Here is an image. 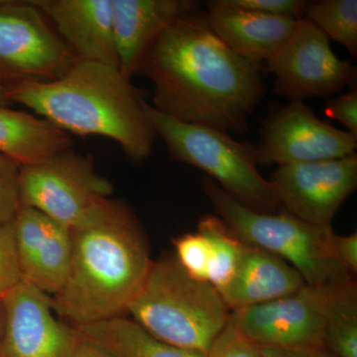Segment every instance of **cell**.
Listing matches in <instances>:
<instances>
[{
    "instance_id": "1",
    "label": "cell",
    "mask_w": 357,
    "mask_h": 357,
    "mask_svg": "<svg viewBox=\"0 0 357 357\" xmlns=\"http://www.w3.org/2000/svg\"><path fill=\"white\" fill-rule=\"evenodd\" d=\"M261 67L223 43L199 8L167 26L135 76L153 84L151 105L162 114L243 134L264 96Z\"/></svg>"
},
{
    "instance_id": "2",
    "label": "cell",
    "mask_w": 357,
    "mask_h": 357,
    "mask_svg": "<svg viewBox=\"0 0 357 357\" xmlns=\"http://www.w3.org/2000/svg\"><path fill=\"white\" fill-rule=\"evenodd\" d=\"M70 236L69 275L51 298L54 312L74 326L126 316L153 262L134 211L105 199Z\"/></svg>"
},
{
    "instance_id": "3",
    "label": "cell",
    "mask_w": 357,
    "mask_h": 357,
    "mask_svg": "<svg viewBox=\"0 0 357 357\" xmlns=\"http://www.w3.org/2000/svg\"><path fill=\"white\" fill-rule=\"evenodd\" d=\"M7 98L68 134L115 141L135 163L149 158L158 138L145 112L146 100L114 66L77 60L53 81L8 84Z\"/></svg>"
},
{
    "instance_id": "4",
    "label": "cell",
    "mask_w": 357,
    "mask_h": 357,
    "mask_svg": "<svg viewBox=\"0 0 357 357\" xmlns=\"http://www.w3.org/2000/svg\"><path fill=\"white\" fill-rule=\"evenodd\" d=\"M128 314L167 344L208 354L231 311L210 282L191 278L170 256L152 262Z\"/></svg>"
},
{
    "instance_id": "5",
    "label": "cell",
    "mask_w": 357,
    "mask_h": 357,
    "mask_svg": "<svg viewBox=\"0 0 357 357\" xmlns=\"http://www.w3.org/2000/svg\"><path fill=\"white\" fill-rule=\"evenodd\" d=\"M202 188L218 217L249 246L285 260L312 286L354 283L352 274L333 255L332 225L303 222L284 210L262 213L248 208L204 176Z\"/></svg>"
},
{
    "instance_id": "6",
    "label": "cell",
    "mask_w": 357,
    "mask_h": 357,
    "mask_svg": "<svg viewBox=\"0 0 357 357\" xmlns=\"http://www.w3.org/2000/svg\"><path fill=\"white\" fill-rule=\"evenodd\" d=\"M145 112L174 161L201 169L222 190L252 210H282L273 185L258 172L252 145L234 140L222 129L187 123L145 103Z\"/></svg>"
},
{
    "instance_id": "7",
    "label": "cell",
    "mask_w": 357,
    "mask_h": 357,
    "mask_svg": "<svg viewBox=\"0 0 357 357\" xmlns=\"http://www.w3.org/2000/svg\"><path fill=\"white\" fill-rule=\"evenodd\" d=\"M114 192L91 156L68 149L43 163L20 167L21 206L36 208L73 229Z\"/></svg>"
},
{
    "instance_id": "8",
    "label": "cell",
    "mask_w": 357,
    "mask_h": 357,
    "mask_svg": "<svg viewBox=\"0 0 357 357\" xmlns=\"http://www.w3.org/2000/svg\"><path fill=\"white\" fill-rule=\"evenodd\" d=\"M344 286L305 284L286 297L232 311L230 319L239 333L261 349L324 347L328 312Z\"/></svg>"
},
{
    "instance_id": "9",
    "label": "cell",
    "mask_w": 357,
    "mask_h": 357,
    "mask_svg": "<svg viewBox=\"0 0 357 357\" xmlns=\"http://www.w3.org/2000/svg\"><path fill=\"white\" fill-rule=\"evenodd\" d=\"M266 63L275 76L273 93L290 102L328 98L356 84V66L338 58L330 39L306 17Z\"/></svg>"
},
{
    "instance_id": "10",
    "label": "cell",
    "mask_w": 357,
    "mask_h": 357,
    "mask_svg": "<svg viewBox=\"0 0 357 357\" xmlns=\"http://www.w3.org/2000/svg\"><path fill=\"white\" fill-rule=\"evenodd\" d=\"M77 60L34 1H0V74L4 79L53 81Z\"/></svg>"
},
{
    "instance_id": "11",
    "label": "cell",
    "mask_w": 357,
    "mask_h": 357,
    "mask_svg": "<svg viewBox=\"0 0 357 357\" xmlns=\"http://www.w3.org/2000/svg\"><path fill=\"white\" fill-rule=\"evenodd\" d=\"M252 148L257 165L281 167L351 156L357 137L319 119L304 102L293 100L268 114Z\"/></svg>"
},
{
    "instance_id": "12",
    "label": "cell",
    "mask_w": 357,
    "mask_h": 357,
    "mask_svg": "<svg viewBox=\"0 0 357 357\" xmlns=\"http://www.w3.org/2000/svg\"><path fill=\"white\" fill-rule=\"evenodd\" d=\"M0 301V357L72 356L79 333L76 326L57 319L50 296L22 281Z\"/></svg>"
},
{
    "instance_id": "13",
    "label": "cell",
    "mask_w": 357,
    "mask_h": 357,
    "mask_svg": "<svg viewBox=\"0 0 357 357\" xmlns=\"http://www.w3.org/2000/svg\"><path fill=\"white\" fill-rule=\"evenodd\" d=\"M282 210L311 225L328 227L357 188V155L281 166L270 178Z\"/></svg>"
},
{
    "instance_id": "14",
    "label": "cell",
    "mask_w": 357,
    "mask_h": 357,
    "mask_svg": "<svg viewBox=\"0 0 357 357\" xmlns=\"http://www.w3.org/2000/svg\"><path fill=\"white\" fill-rule=\"evenodd\" d=\"M13 223L23 281L54 297L64 287L69 275L70 229L24 206H20Z\"/></svg>"
},
{
    "instance_id": "15",
    "label": "cell",
    "mask_w": 357,
    "mask_h": 357,
    "mask_svg": "<svg viewBox=\"0 0 357 357\" xmlns=\"http://www.w3.org/2000/svg\"><path fill=\"white\" fill-rule=\"evenodd\" d=\"M34 2L55 25L59 36L77 60L119 68L112 28V0Z\"/></svg>"
},
{
    "instance_id": "16",
    "label": "cell",
    "mask_w": 357,
    "mask_h": 357,
    "mask_svg": "<svg viewBox=\"0 0 357 357\" xmlns=\"http://www.w3.org/2000/svg\"><path fill=\"white\" fill-rule=\"evenodd\" d=\"M201 8L192 0H112V28L119 68L128 77L149 47L174 20Z\"/></svg>"
},
{
    "instance_id": "17",
    "label": "cell",
    "mask_w": 357,
    "mask_h": 357,
    "mask_svg": "<svg viewBox=\"0 0 357 357\" xmlns=\"http://www.w3.org/2000/svg\"><path fill=\"white\" fill-rule=\"evenodd\" d=\"M305 284L299 272L285 260L248 245L236 273L220 294L232 312L286 297Z\"/></svg>"
},
{
    "instance_id": "18",
    "label": "cell",
    "mask_w": 357,
    "mask_h": 357,
    "mask_svg": "<svg viewBox=\"0 0 357 357\" xmlns=\"http://www.w3.org/2000/svg\"><path fill=\"white\" fill-rule=\"evenodd\" d=\"M204 15L223 43L241 57L260 65L285 44L299 20L237 10H210Z\"/></svg>"
},
{
    "instance_id": "19",
    "label": "cell",
    "mask_w": 357,
    "mask_h": 357,
    "mask_svg": "<svg viewBox=\"0 0 357 357\" xmlns=\"http://www.w3.org/2000/svg\"><path fill=\"white\" fill-rule=\"evenodd\" d=\"M70 145V134L46 119L0 107V154L20 167L43 163Z\"/></svg>"
},
{
    "instance_id": "20",
    "label": "cell",
    "mask_w": 357,
    "mask_h": 357,
    "mask_svg": "<svg viewBox=\"0 0 357 357\" xmlns=\"http://www.w3.org/2000/svg\"><path fill=\"white\" fill-rule=\"evenodd\" d=\"M76 328L114 357H206L202 352L167 344L126 316Z\"/></svg>"
},
{
    "instance_id": "21",
    "label": "cell",
    "mask_w": 357,
    "mask_h": 357,
    "mask_svg": "<svg viewBox=\"0 0 357 357\" xmlns=\"http://www.w3.org/2000/svg\"><path fill=\"white\" fill-rule=\"evenodd\" d=\"M197 231L206 237L210 245L208 282L220 292L231 280L248 245L218 215L202 218Z\"/></svg>"
},
{
    "instance_id": "22",
    "label": "cell",
    "mask_w": 357,
    "mask_h": 357,
    "mask_svg": "<svg viewBox=\"0 0 357 357\" xmlns=\"http://www.w3.org/2000/svg\"><path fill=\"white\" fill-rule=\"evenodd\" d=\"M323 347L335 357H357V290L356 283L344 286L333 300Z\"/></svg>"
},
{
    "instance_id": "23",
    "label": "cell",
    "mask_w": 357,
    "mask_h": 357,
    "mask_svg": "<svg viewBox=\"0 0 357 357\" xmlns=\"http://www.w3.org/2000/svg\"><path fill=\"white\" fill-rule=\"evenodd\" d=\"M305 17L328 39L357 56L356 0H321L307 4Z\"/></svg>"
},
{
    "instance_id": "24",
    "label": "cell",
    "mask_w": 357,
    "mask_h": 357,
    "mask_svg": "<svg viewBox=\"0 0 357 357\" xmlns=\"http://www.w3.org/2000/svg\"><path fill=\"white\" fill-rule=\"evenodd\" d=\"M175 258L183 270L195 280L208 282L211 250L206 237L199 232L174 239Z\"/></svg>"
},
{
    "instance_id": "25",
    "label": "cell",
    "mask_w": 357,
    "mask_h": 357,
    "mask_svg": "<svg viewBox=\"0 0 357 357\" xmlns=\"http://www.w3.org/2000/svg\"><path fill=\"white\" fill-rule=\"evenodd\" d=\"M307 4L309 2L305 0H211L206 2L208 11H245L297 20L305 17Z\"/></svg>"
},
{
    "instance_id": "26",
    "label": "cell",
    "mask_w": 357,
    "mask_h": 357,
    "mask_svg": "<svg viewBox=\"0 0 357 357\" xmlns=\"http://www.w3.org/2000/svg\"><path fill=\"white\" fill-rule=\"evenodd\" d=\"M22 281L13 220L0 225V298Z\"/></svg>"
},
{
    "instance_id": "27",
    "label": "cell",
    "mask_w": 357,
    "mask_h": 357,
    "mask_svg": "<svg viewBox=\"0 0 357 357\" xmlns=\"http://www.w3.org/2000/svg\"><path fill=\"white\" fill-rule=\"evenodd\" d=\"M20 166L0 154V225L13 222L20 208Z\"/></svg>"
},
{
    "instance_id": "28",
    "label": "cell",
    "mask_w": 357,
    "mask_h": 357,
    "mask_svg": "<svg viewBox=\"0 0 357 357\" xmlns=\"http://www.w3.org/2000/svg\"><path fill=\"white\" fill-rule=\"evenodd\" d=\"M206 357H263L261 349L244 337L229 319Z\"/></svg>"
},
{
    "instance_id": "29",
    "label": "cell",
    "mask_w": 357,
    "mask_h": 357,
    "mask_svg": "<svg viewBox=\"0 0 357 357\" xmlns=\"http://www.w3.org/2000/svg\"><path fill=\"white\" fill-rule=\"evenodd\" d=\"M325 114L328 119L340 121L347 131L357 137V89L326 100Z\"/></svg>"
},
{
    "instance_id": "30",
    "label": "cell",
    "mask_w": 357,
    "mask_h": 357,
    "mask_svg": "<svg viewBox=\"0 0 357 357\" xmlns=\"http://www.w3.org/2000/svg\"><path fill=\"white\" fill-rule=\"evenodd\" d=\"M333 255L340 264L349 270L352 275L357 273V234L349 236H338L333 232L332 236Z\"/></svg>"
},
{
    "instance_id": "31",
    "label": "cell",
    "mask_w": 357,
    "mask_h": 357,
    "mask_svg": "<svg viewBox=\"0 0 357 357\" xmlns=\"http://www.w3.org/2000/svg\"><path fill=\"white\" fill-rule=\"evenodd\" d=\"M263 357H335L325 347H309L296 349H261Z\"/></svg>"
},
{
    "instance_id": "32",
    "label": "cell",
    "mask_w": 357,
    "mask_h": 357,
    "mask_svg": "<svg viewBox=\"0 0 357 357\" xmlns=\"http://www.w3.org/2000/svg\"><path fill=\"white\" fill-rule=\"evenodd\" d=\"M70 357H114L93 340L79 333V340Z\"/></svg>"
},
{
    "instance_id": "33",
    "label": "cell",
    "mask_w": 357,
    "mask_h": 357,
    "mask_svg": "<svg viewBox=\"0 0 357 357\" xmlns=\"http://www.w3.org/2000/svg\"><path fill=\"white\" fill-rule=\"evenodd\" d=\"M7 86L8 84L6 83V79L0 74V107H9L11 105L7 98Z\"/></svg>"
},
{
    "instance_id": "34",
    "label": "cell",
    "mask_w": 357,
    "mask_h": 357,
    "mask_svg": "<svg viewBox=\"0 0 357 357\" xmlns=\"http://www.w3.org/2000/svg\"><path fill=\"white\" fill-rule=\"evenodd\" d=\"M3 328V309H2L1 301H0V335Z\"/></svg>"
}]
</instances>
